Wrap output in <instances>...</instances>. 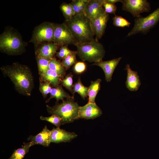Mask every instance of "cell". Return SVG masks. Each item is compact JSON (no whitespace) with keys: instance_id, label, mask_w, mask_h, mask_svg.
I'll use <instances>...</instances> for the list:
<instances>
[{"instance_id":"obj_1","label":"cell","mask_w":159,"mask_h":159,"mask_svg":"<svg viewBox=\"0 0 159 159\" xmlns=\"http://www.w3.org/2000/svg\"><path fill=\"white\" fill-rule=\"evenodd\" d=\"M1 70L11 81L19 93L31 95L34 83L32 73L29 67L15 62L11 65L2 67Z\"/></svg>"},{"instance_id":"obj_2","label":"cell","mask_w":159,"mask_h":159,"mask_svg":"<svg viewBox=\"0 0 159 159\" xmlns=\"http://www.w3.org/2000/svg\"><path fill=\"white\" fill-rule=\"evenodd\" d=\"M68 27L77 44L93 40L95 35L91 26L90 20L84 15H74L63 22Z\"/></svg>"},{"instance_id":"obj_3","label":"cell","mask_w":159,"mask_h":159,"mask_svg":"<svg viewBox=\"0 0 159 159\" xmlns=\"http://www.w3.org/2000/svg\"><path fill=\"white\" fill-rule=\"evenodd\" d=\"M27 45L20 34L13 28H6L0 35V50L2 52L9 55L20 54Z\"/></svg>"},{"instance_id":"obj_4","label":"cell","mask_w":159,"mask_h":159,"mask_svg":"<svg viewBox=\"0 0 159 159\" xmlns=\"http://www.w3.org/2000/svg\"><path fill=\"white\" fill-rule=\"evenodd\" d=\"M80 107L72 96L60 104L56 103L53 106L46 105L49 113L57 115L62 118V125L72 123L78 119Z\"/></svg>"},{"instance_id":"obj_5","label":"cell","mask_w":159,"mask_h":159,"mask_svg":"<svg viewBox=\"0 0 159 159\" xmlns=\"http://www.w3.org/2000/svg\"><path fill=\"white\" fill-rule=\"evenodd\" d=\"M77 55L83 61L96 63L103 60L105 51L103 45L95 39L90 42L76 44Z\"/></svg>"},{"instance_id":"obj_6","label":"cell","mask_w":159,"mask_h":159,"mask_svg":"<svg viewBox=\"0 0 159 159\" xmlns=\"http://www.w3.org/2000/svg\"><path fill=\"white\" fill-rule=\"evenodd\" d=\"M54 24L48 21L43 22L35 27L29 42L32 43L37 48L42 44L53 42Z\"/></svg>"},{"instance_id":"obj_7","label":"cell","mask_w":159,"mask_h":159,"mask_svg":"<svg viewBox=\"0 0 159 159\" xmlns=\"http://www.w3.org/2000/svg\"><path fill=\"white\" fill-rule=\"evenodd\" d=\"M159 21V7L148 16L135 18L134 26L127 34L129 37L139 33L146 34L155 26Z\"/></svg>"},{"instance_id":"obj_8","label":"cell","mask_w":159,"mask_h":159,"mask_svg":"<svg viewBox=\"0 0 159 159\" xmlns=\"http://www.w3.org/2000/svg\"><path fill=\"white\" fill-rule=\"evenodd\" d=\"M54 26L53 42L60 47L69 44L75 46L77 44L70 30L64 23L54 24Z\"/></svg>"},{"instance_id":"obj_9","label":"cell","mask_w":159,"mask_h":159,"mask_svg":"<svg viewBox=\"0 0 159 159\" xmlns=\"http://www.w3.org/2000/svg\"><path fill=\"white\" fill-rule=\"evenodd\" d=\"M121 3L122 9L136 18L141 16V13L148 12L151 9L150 4L147 0H122Z\"/></svg>"},{"instance_id":"obj_10","label":"cell","mask_w":159,"mask_h":159,"mask_svg":"<svg viewBox=\"0 0 159 159\" xmlns=\"http://www.w3.org/2000/svg\"><path fill=\"white\" fill-rule=\"evenodd\" d=\"M109 18V14L104 10L95 18L90 20L92 29L96 40L98 41L103 36Z\"/></svg>"},{"instance_id":"obj_11","label":"cell","mask_w":159,"mask_h":159,"mask_svg":"<svg viewBox=\"0 0 159 159\" xmlns=\"http://www.w3.org/2000/svg\"><path fill=\"white\" fill-rule=\"evenodd\" d=\"M102 113V111L96 103H87L85 105L80 107L78 119H94L100 117Z\"/></svg>"},{"instance_id":"obj_12","label":"cell","mask_w":159,"mask_h":159,"mask_svg":"<svg viewBox=\"0 0 159 159\" xmlns=\"http://www.w3.org/2000/svg\"><path fill=\"white\" fill-rule=\"evenodd\" d=\"M104 0H88L85 7L84 15L90 20L95 18L104 10Z\"/></svg>"},{"instance_id":"obj_13","label":"cell","mask_w":159,"mask_h":159,"mask_svg":"<svg viewBox=\"0 0 159 159\" xmlns=\"http://www.w3.org/2000/svg\"><path fill=\"white\" fill-rule=\"evenodd\" d=\"M77 136L74 132L67 131L59 127L54 128L51 130L50 142L56 143L69 142Z\"/></svg>"},{"instance_id":"obj_14","label":"cell","mask_w":159,"mask_h":159,"mask_svg":"<svg viewBox=\"0 0 159 159\" xmlns=\"http://www.w3.org/2000/svg\"><path fill=\"white\" fill-rule=\"evenodd\" d=\"M122 58L121 57L108 61L102 60L94 63L92 65L98 66L102 69L105 73V80L108 82L112 80L113 73Z\"/></svg>"},{"instance_id":"obj_15","label":"cell","mask_w":159,"mask_h":159,"mask_svg":"<svg viewBox=\"0 0 159 159\" xmlns=\"http://www.w3.org/2000/svg\"><path fill=\"white\" fill-rule=\"evenodd\" d=\"M56 44L53 42H47L40 45L36 48V57L52 59L59 48Z\"/></svg>"},{"instance_id":"obj_16","label":"cell","mask_w":159,"mask_h":159,"mask_svg":"<svg viewBox=\"0 0 159 159\" xmlns=\"http://www.w3.org/2000/svg\"><path fill=\"white\" fill-rule=\"evenodd\" d=\"M125 69L127 71V77L125 83L126 87L130 91H137L141 85L137 72L133 70L128 64L126 65Z\"/></svg>"},{"instance_id":"obj_17","label":"cell","mask_w":159,"mask_h":159,"mask_svg":"<svg viewBox=\"0 0 159 159\" xmlns=\"http://www.w3.org/2000/svg\"><path fill=\"white\" fill-rule=\"evenodd\" d=\"M51 131L49 130L46 125L42 130L37 135H30L27 140L32 141L33 145L39 144L44 147L49 146L50 142Z\"/></svg>"},{"instance_id":"obj_18","label":"cell","mask_w":159,"mask_h":159,"mask_svg":"<svg viewBox=\"0 0 159 159\" xmlns=\"http://www.w3.org/2000/svg\"><path fill=\"white\" fill-rule=\"evenodd\" d=\"M102 80L98 79L95 81H91L90 86L88 87V103H95V99L100 90L101 87V83Z\"/></svg>"},{"instance_id":"obj_19","label":"cell","mask_w":159,"mask_h":159,"mask_svg":"<svg viewBox=\"0 0 159 159\" xmlns=\"http://www.w3.org/2000/svg\"><path fill=\"white\" fill-rule=\"evenodd\" d=\"M50 94V97L46 100V102H49L53 98H55L57 102H58L59 100L63 101L65 98L67 99L72 97L63 90L62 85H60L57 87L52 88Z\"/></svg>"},{"instance_id":"obj_20","label":"cell","mask_w":159,"mask_h":159,"mask_svg":"<svg viewBox=\"0 0 159 159\" xmlns=\"http://www.w3.org/2000/svg\"><path fill=\"white\" fill-rule=\"evenodd\" d=\"M49 69L56 72L62 79L65 76V69L62 62L54 57L50 60L49 65Z\"/></svg>"},{"instance_id":"obj_21","label":"cell","mask_w":159,"mask_h":159,"mask_svg":"<svg viewBox=\"0 0 159 159\" xmlns=\"http://www.w3.org/2000/svg\"><path fill=\"white\" fill-rule=\"evenodd\" d=\"M61 78L57 73L49 69L44 77L40 82H48L54 87H57L61 84Z\"/></svg>"},{"instance_id":"obj_22","label":"cell","mask_w":159,"mask_h":159,"mask_svg":"<svg viewBox=\"0 0 159 159\" xmlns=\"http://www.w3.org/2000/svg\"><path fill=\"white\" fill-rule=\"evenodd\" d=\"M33 145L32 141L24 143L22 147L15 150L8 159H23L28 152L30 148Z\"/></svg>"},{"instance_id":"obj_23","label":"cell","mask_w":159,"mask_h":159,"mask_svg":"<svg viewBox=\"0 0 159 159\" xmlns=\"http://www.w3.org/2000/svg\"><path fill=\"white\" fill-rule=\"evenodd\" d=\"M39 74L40 75V80L45 76L49 70V65L51 59L43 58L36 57Z\"/></svg>"},{"instance_id":"obj_24","label":"cell","mask_w":159,"mask_h":159,"mask_svg":"<svg viewBox=\"0 0 159 159\" xmlns=\"http://www.w3.org/2000/svg\"><path fill=\"white\" fill-rule=\"evenodd\" d=\"M88 88L83 84L80 77L77 82L73 85L72 93L73 94L72 96L74 97V94L77 92L83 100H85L88 96Z\"/></svg>"},{"instance_id":"obj_25","label":"cell","mask_w":159,"mask_h":159,"mask_svg":"<svg viewBox=\"0 0 159 159\" xmlns=\"http://www.w3.org/2000/svg\"><path fill=\"white\" fill-rule=\"evenodd\" d=\"M60 9L65 19V21L70 20L75 15L73 8L69 3H62L60 6Z\"/></svg>"},{"instance_id":"obj_26","label":"cell","mask_w":159,"mask_h":159,"mask_svg":"<svg viewBox=\"0 0 159 159\" xmlns=\"http://www.w3.org/2000/svg\"><path fill=\"white\" fill-rule=\"evenodd\" d=\"M77 51L72 54L62 59V63L66 70L68 69L73 65L77 62L76 59Z\"/></svg>"},{"instance_id":"obj_27","label":"cell","mask_w":159,"mask_h":159,"mask_svg":"<svg viewBox=\"0 0 159 159\" xmlns=\"http://www.w3.org/2000/svg\"><path fill=\"white\" fill-rule=\"evenodd\" d=\"M113 24L117 27L124 28L129 27L130 23L122 17L115 15L112 18Z\"/></svg>"},{"instance_id":"obj_28","label":"cell","mask_w":159,"mask_h":159,"mask_svg":"<svg viewBox=\"0 0 159 159\" xmlns=\"http://www.w3.org/2000/svg\"><path fill=\"white\" fill-rule=\"evenodd\" d=\"M40 119L42 120L48 122L54 125L57 127H59L62 125V118L59 116L54 114L48 117H44L42 116L40 117Z\"/></svg>"},{"instance_id":"obj_29","label":"cell","mask_w":159,"mask_h":159,"mask_svg":"<svg viewBox=\"0 0 159 159\" xmlns=\"http://www.w3.org/2000/svg\"><path fill=\"white\" fill-rule=\"evenodd\" d=\"M73 75L69 73L65 76L61 80V84L67 89L72 93L73 85Z\"/></svg>"},{"instance_id":"obj_30","label":"cell","mask_w":159,"mask_h":159,"mask_svg":"<svg viewBox=\"0 0 159 159\" xmlns=\"http://www.w3.org/2000/svg\"><path fill=\"white\" fill-rule=\"evenodd\" d=\"M76 51H72L69 49L67 46L60 47L59 52H57L56 55L60 59H64L68 55L74 53Z\"/></svg>"},{"instance_id":"obj_31","label":"cell","mask_w":159,"mask_h":159,"mask_svg":"<svg viewBox=\"0 0 159 159\" xmlns=\"http://www.w3.org/2000/svg\"><path fill=\"white\" fill-rule=\"evenodd\" d=\"M39 90L44 98L46 97L47 95L50 93L52 88L50 83L47 81L40 82Z\"/></svg>"},{"instance_id":"obj_32","label":"cell","mask_w":159,"mask_h":159,"mask_svg":"<svg viewBox=\"0 0 159 159\" xmlns=\"http://www.w3.org/2000/svg\"><path fill=\"white\" fill-rule=\"evenodd\" d=\"M103 7L106 13L115 14L117 9V7L115 4L107 2L105 0H104Z\"/></svg>"},{"instance_id":"obj_33","label":"cell","mask_w":159,"mask_h":159,"mask_svg":"<svg viewBox=\"0 0 159 159\" xmlns=\"http://www.w3.org/2000/svg\"><path fill=\"white\" fill-rule=\"evenodd\" d=\"M86 68L85 64L83 62H76L73 67V70L76 74H81L84 72Z\"/></svg>"},{"instance_id":"obj_34","label":"cell","mask_w":159,"mask_h":159,"mask_svg":"<svg viewBox=\"0 0 159 159\" xmlns=\"http://www.w3.org/2000/svg\"><path fill=\"white\" fill-rule=\"evenodd\" d=\"M72 6L75 13V15L81 16L84 15L80 9V0H73L70 3Z\"/></svg>"},{"instance_id":"obj_35","label":"cell","mask_w":159,"mask_h":159,"mask_svg":"<svg viewBox=\"0 0 159 159\" xmlns=\"http://www.w3.org/2000/svg\"><path fill=\"white\" fill-rule=\"evenodd\" d=\"M122 0H105V1L107 2L110 3L112 4H115L116 3L118 2H122Z\"/></svg>"}]
</instances>
